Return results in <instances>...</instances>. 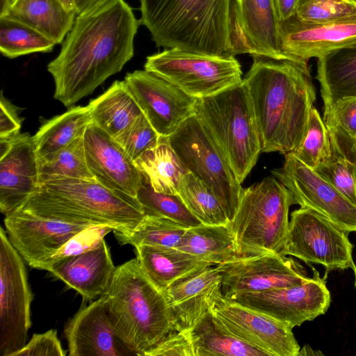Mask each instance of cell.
<instances>
[{
	"label": "cell",
	"instance_id": "cell-1",
	"mask_svg": "<svg viewBox=\"0 0 356 356\" xmlns=\"http://www.w3.org/2000/svg\"><path fill=\"white\" fill-rule=\"evenodd\" d=\"M140 24L124 0L76 16L58 55L47 65L54 81V98L70 106L120 72L134 56Z\"/></svg>",
	"mask_w": 356,
	"mask_h": 356
},
{
	"label": "cell",
	"instance_id": "cell-2",
	"mask_svg": "<svg viewBox=\"0 0 356 356\" xmlns=\"http://www.w3.org/2000/svg\"><path fill=\"white\" fill-rule=\"evenodd\" d=\"M243 78L258 126L261 152H293L304 138L316 92L308 66L252 56Z\"/></svg>",
	"mask_w": 356,
	"mask_h": 356
},
{
	"label": "cell",
	"instance_id": "cell-3",
	"mask_svg": "<svg viewBox=\"0 0 356 356\" xmlns=\"http://www.w3.org/2000/svg\"><path fill=\"white\" fill-rule=\"evenodd\" d=\"M140 24L156 47L229 57L246 54L236 0H140Z\"/></svg>",
	"mask_w": 356,
	"mask_h": 356
},
{
	"label": "cell",
	"instance_id": "cell-4",
	"mask_svg": "<svg viewBox=\"0 0 356 356\" xmlns=\"http://www.w3.org/2000/svg\"><path fill=\"white\" fill-rule=\"evenodd\" d=\"M19 210L72 224L108 226L120 232L133 230L145 216L137 198L113 191L96 179L72 178L40 182Z\"/></svg>",
	"mask_w": 356,
	"mask_h": 356
},
{
	"label": "cell",
	"instance_id": "cell-5",
	"mask_svg": "<svg viewBox=\"0 0 356 356\" xmlns=\"http://www.w3.org/2000/svg\"><path fill=\"white\" fill-rule=\"evenodd\" d=\"M104 296L110 321L134 355L143 356L176 330L163 292L145 275L136 257L116 268Z\"/></svg>",
	"mask_w": 356,
	"mask_h": 356
},
{
	"label": "cell",
	"instance_id": "cell-6",
	"mask_svg": "<svg viewBox=\"0 0 356 356\" xmlns=\"http://www.w3.org/2000/svg\"><path fill=\"white\" fill-rule=\"evenodd\" d=\"M194 115L242 184L261 152L254 111L245 83L242 81L215 95L197 99Z\"/></svg>",
	"mask_w": 356,
	"mask_h": 356
},
{
	"label": "cell",
	"instance_id": "cell-7",
	"mask_svg": "<svg viewBox=\"0 0 356 356\" xmlns=\"http://www.w3.org/2000/svg\"><path fill=\"white\" fill-rule=\"evenodd\" d=\"M294 204L291 193L274 177L242 188L234 217L227 225L241 258L281 254L289 208Z\"/></svg>",
	"mask_w": 356,
	"mask_h": 356
},
{
	"label": "cell",
	"instance_id": "cell-8",
	"mask_svg": "<svg viewBox=\"0 0 356 356\" xmlns=\"http://www.w3.org/2000/svg\"><path fill=\"white\" fill-rule=\"evenodd\" d=\"M144 68L196 99L211 96L243 81L241 67L235 56H215L175 48L148 56Z\"/></svg>",
	"mask_w": 356,
	"mask_h": 356
},
{
	"label": "cell",
	"instance_id": "cell-9",
	"mask_svg": "<svg viewBox=\"0 0 356 356\" xmlns=\"http://www.w3.org/2000/svg\"><path fill=\"white\" fill-rule=\"evenodd\" d=\"M168 140L186 172L216 194L232 220L243 188L241 184L196 116L186 119Z\"/></svg>",
	"mask_w": 356,
	"mask_h": 356
},
{
	"label": "cell",
	"instance_id": "cell-10",
	"mask_svg": "<svg viewBox=\"0 0 356 356\" xmlns=\"http://www.w3.org/2000/svg\"><path fill=\"white\" fill-rule=\"evenodd\" d=\"M353 249L348 232L318 213L300 207L291 214L281 255L322 265L327 272L354 270Z\"/></svg>",
	"mask_w": 356,
	"mask_h": 356
},
{
	"label": "cell",
	"instance_id": "cell-11",
	"mask_svg": "<svg viewBox=\"0 0 356 356\" xmlns=\"http://www.w3.org/2000/svg\"><path fill=\"white\" fill-rule=\"evenodd\" d=\"M33 295L22 256L0 227V355L12 356L26 343Z\"/></svg>",
	"mask_w": 356,
	"mask_h": 356
},
{
	"label": "cell",
	"instance_id": "cell-12",
	"mask_svg": "<svg viewBox=\"0 0 356 356\" xmlns=\"http://www.w3.org/2000/svg\"><path fill=\"white\" fill-rule=\"evenodd\" d=\"M312 269V277L301 284L244 293L229 300L261 312L291 328L300 326L324 314L331 302L326 275L321 277L317 270Z\"/></svg>",
	"mask_w": 356,
	"mask_h": 356
},
{
	"label": "cell",
	"instance_id": "cell-13",
	"mask_svg": "<svg viewBox=\"0 0 356 356\" xmlns=\"http://www.w3.org/2000/svg\"><path fill=\"white\" fill-rule=\"evenodd\" d=\"M271 173L289 190L297 204L318 213L348 233L356 232V205L292 153L286 154L283 166Z\"/></svg>",
	"mask_w": 356,
	"mask_h": 356
},
{
	"label": "cell",
	"instance_id": "cell-14",
	"mask_svg": "<svg viewBox=\"0 0 356 356\" xmlns=\"http://www.w3.org/2000/svg\"><path fill=\"white\" fill-rule=\"evenodd\" d=\"M222 275L225 298L301 284L309 277L292 257L264 254L216 265Z\"/></svg>",
	"mask_w": 356,
	"mask_h": 356
},
{
	"label": "cell",
	"instance_id": "cell-15",
	"mask_svg": "<svg viewBox=\"0 0 356 356\" xmlns=\"http://www.w3.org/2000/svg\"><path fill=\"white\" fill-rule=\"evenodd\" d=\"M212 313L221 327L268 356L299 355L300 347L293 328L261 312L222 296Z\"/></svg>",
	"mask_w": 356,
	"mask_h": 356
},
{
	"label": "cell",
	"instance_id": "cell-16",
	"mask_svg": "<svg viewBox=\"0 0 356 356\" xmlns=\"http://www.w3.org/2000/svg\"><path fill=\"white\" fill-rule=\"evenodd\" d=\"M143 114L160 135L169 136L194 115L197 99L145 70L127 73L124 80Z\"/></svg>",
	"mask_w": 356,
	"mask_h": 356
},
{
	"label": "cell",
	"instance_id": "cell-17",
	"mask_svg": "<svg viewBox=\"0 0 356 356\" xmlns=\"http://www.w3.org/2000/svg\"><path fill=\"white\" fill-rule=\"evenodd\" d=\"M204 264L180 277L163 291L177 331L190 332L212 312L223 296L222 275L216 266Z\"/></svg>",
	"mask_w": 356,
	"mask_h": 356
},
{
	"label": "cell",
	"instance_id": "cell-18",
	"mask_svg": "<svg viewBox=\"0 0 356 356\" xmlns=\"http://www.w3.org/2000/svg\"><path fill=\"white\" fill-rule=\"evenodd\" d=\"M3 222L13 247L36 269L74 236L93 226L44 218L22 210L5 216Z\"/></svg>",
	"mask_w": 356,
	"mask_h": 356
},
{
	"label": "cell",
	"instance_id": "cell-19",
	"mask_svg": "<svg viewBox=\"0 0 356 356\" xmlns=\"http://www.w3.org/2000/svg\"><path fill=\"white\" fill-rule=\"evenodd\" d=\"M0 210L6 216L19 210L38 190L39 163L29 134L0 139Z\"/></svg>",
	"mask_w": 356,
	"mask_h": 356
},
{
	"label": "cell",
	"instance_id": "cell-20",
	"mask_svg": "<svg viewBox=\"0 0 356 356\" xmlns=\"http://www.w3.org/2000/svg\"><path fill=\"white\" fill-rule=\"evenodd\" d=\"M280 34L288 60L308 66L311 58L356 44V19L311 23L295 15L281 22Z\"/></svg>",
	"mask_w": 356,
	"mask_h": 356
},
{
	"label": "cell",
	"instance_id": "cell-21",
	"mask_svg": "<svg viewBox=\"0 0 356 356\" xmlns=\"http://www.w3.org/2000/svg\"><path fill=\"white\" fill-rule=\"evenodd\" d=\"M88 167L106 187L136 198L142 174L134 161L111 136L92 122L83 135Z\"/></svg>",
	"mask_w": 356,
	"mask_h": 356
},
{
	"label": "cell",
	"instance_id": "cell-22",
	"mask_svg": "<svg viewBox=\"0 0 356 356\" xmlns=\"http://www.w3.org/2000/svg\"><path fill=\"white\" fill-rule=\"evenodd\" d=\"M70 356L134 355L120 339L108 318L104 295L81 307L64 330Z\"/></svg>",
	"mask_w": 356,
	"mask_h": 356
},
{
	"label": "cell",
	"instance_id": "cell-23",
	"mask_svg": "<svg viewBox=\"0 0 356 356\" xmlns=\"http://www.w3.org/2000/svg\"><path fill=\"white\" fill-rule=\"evenodd\" d=\"M236 19L246 51L252 56L289 60L283 52L275 0H236Z\"/></svg>",
	"mask_w": 356,
	"mask_h": 356
},
{
	"label": "cell",
	"instance_id": "cell-24",
	"mask_svg": "<svg viewBox=\"0 0 356 356\" xmlns=\"http://www.w3.org/2000/svg\"><path fill=\"white\" fill-rule=\"evenodd\" d=\"M105 240L97 248L54 262L49 270L85 300L104 295L115 271Z\"/></svg>",
	"mask_w": 356,
	"mask_h": 356
},
{
	"label": "cell",
	"instance_id": "cell-25",
	"mask_svg": "<svg viewBox=\"0 0 356 356\" xmlns=\"http://www.w3.org/2000/svg\"><path fill=\"white\" fill-rule=\"evenodd\" d=\"M316 79L324 113L339 100L356 98V44L318 58Z\"/></svg>",
	"mask_w": 356,
	"mask_h": 356
},
{
	"label": "cell",
	"instance_id": "cell-26",
	"mask_svg": "<svg viewBox=\"0 0 356 356\" xmlns=\"http://www.w3.org/2000/svg\"><path fill=\"white\" fill-rule=\"evenodd\" d=\"M4 15L37 30L56 44L63 42L76 17V12L60 0H13Z\"/></svg>",
	"mask_w": 356,
	"mask_h": 356
},
{
	"label": "cell",
	"instance_id": "cell-27",
	"mask_svg": "<svg viewBox=\"0 0 356 356\" xmlns=\"http://www.w3.org/2000/svg\"><path fill=\"white\" fill-rule=\"evenodd\" d=\"M88 107L92 122L113 138L143 114L124 81H114Z\"/></svg>",
	"mask_w": 356,
	"mask_h": 356
},
{
	"label": "cell",
	"instance_id": "cell-28",
	"mask_svg": "<svg viewBox=\"0 0 356 356\" xmlns=\"http://www.w3.org/2000/svg\"><path fill=\"white\" fill-rule=\"evenodd\" d=\"M135 248L143 272L162 292L177 279L209 264L177 248L148 245Z\"/></svg>",
	"mask_w": 356,
	"mask_h": 356
},
{
	"label": "cell",
	"instance_id": "cell-29",
	"mask_svg": "<svg viewBox=\"0 0 356 356\" xmlns=\"http://www.w3.org/2000/svg\"><path fill=\"white\" fill-rule=\"evenodd\" d=\"M177 248L213 266L241 258L227 225L202 224L189 227Z\"/></svg>",
	"mask_w": 356,
	"mask_h": 356
},
{
	"label": "cell",
	"instance_id": "cell-30",
	"mask_svg": "<svg viewBox=\"0 0 356 356\" xmlns=\"http://www.w3.org/2000/svg\"><path fill=\"white\" fill-rule=\"evenodd\" d=\"M154 191L177 195L179 184L186 170L170 145L168 136H160L157 144L134 161Z\"/></svg>",
	"mask_w": 356,
	"mask_h": 356
},
{
	"label": "cell",
	"instance_id": "cell-31",
	"mask_svg": "<svg viewBox=\"0 0 356 356\" xmlns=\"http://www.w3.org/2000/svg\"><path fill=\"white\" fill-rule=\"evenodd\" d=\"M91 122L88 106H74L46 121L33 136L38 158L50 155L83 136Z\"/></svg>",
	"mask_w": 356,
	"mask_h": 356
},
{
	"label": "cell",
	"instance_id": "cell-32",
	"mask_svg": "<svg viewBox=\"0 0 356 356\" xmlns=\"http://www.w3.org/2000/svg\"><path fill=\"white\" fill-rule=\"evenodd\" d=\"M195 356H266L268 354L234 336L207 314L190 332Z\"/></svg>",
	"mask_w": 356,
	"mask_h": 356
},
{
	"label": "cell",
	"instance_id": "cell-33",
	"mask_svg": "<svg viewBox=\"0 0 356 356\" xmlns=\"http://www.w3.org/2000/svg\"><path fill=\"white\" fill-rule=\"evenodd\" d=\"M177 195L191 213L203 225H227L232 221L216 194L189 172L181 177Z\"/></svg>",
	"mask_w": 356,
	"mask_h": 356
},
{
	"label": "cell",
	"instance_id": "cell-34",
	"mask_svg": "<svg viewBox=\"0 0 356 356\" xmlns=\"http://www.w3.org/2000/svg\"><path fill=\"white\" fill-rule=\"evenodd\" d=\"M188 227L170 219L145 215L131 231H113L121 245L177 248Z\"/></svg>",
	"mask_w": 356,
	"mask_h": 356
},
{
	"label": "cell",
	"instance_id": "cell-35",
	"mask_svg": "<svg viewBox=\"0 0 356 356\" xmlns=\"http://www.w3.org/2000/svg\"><path fill=\"white\" fill-rule=\"evenodd\" d=\"M56 44L31 26L7 16H0V51L9 58L33 53H47Z\"/></svg>",
	"mask_w": 356,
	"mask_h": 356
},
{
	"label": "cell",
	"instance_id": "cell-36",
	"mask_svg": "<svg viewBox=\"0 0 356 356\" xmlns=\"http://www.w3.org/2000/svg\"><path fill=\"white\" fill-rule=\"evenodd\" d=\"M40 182L54 178L95 179L86 161L83 136L63 149L38 159Z\"/></svg>",
	"mask_w": 356,
	"mask_h": 356
},
{
	"label": "cell",
	"instance_id": "cell-37",
	"mask_svg": "<svg viewBox=\"0 0 356 356\" xmlns=\"http://www.w3.org/2000/svg\"><path fill=\"white\" fill-rule=\"evenodd\" d=\"M327 130L331 155L314 170L356 205V163L347 156L334 131Z\"/></svg>",
	"mask_w": 356,
	"mask_h": 356
},
{
	"label": "cell",
	"instance_id": "cell-38",
	"mask_svg": "<svg viewBox=\"0 0 356 356\" xmlns=\"http://www.w3.org/2000/svg\"><path fill=\"white\" fill-rule=\"evenodd\" d=\"M136 198L147 216L166 218L188 228L202 225L178 195L154 191L149 180L143 174Z\"/></svg>",
	"mask_w": 356,
	"mask_h": 356
},
{
	"label": "cell",
	"instance_id": "cell-39",
	"mask_svg": "<svg viewBox=\"0 0 356 356\" xmlns=\"http://www.w3.org/2000/svg\"><path fill=\"white\" fill-rule=\"evenodd\" d=\"M291 153L312 169H316L331 155V143L327 128L318 111L311 109L305 136Z\"/></svg>",
	"mask_w": 356,
	"mask_h": 356
},
{
	"label": "cell",
	"instance_id": "cell-40",
	"mask_svg": "<svg viewBox=\"0 0 356 356\" xmlns=\"http://www.w3.org/2000/svg\"><path fill=\"white\" fill-rule=\"evenodd\" d=\"M296 16L311 23L356 19V0H298Z\"/></svg>",
	"mask_w": 356,
	"mask_h": 356
},
{
	"label": "cell",
	"instance_id": "cell-41",
	"mask_svg": "<svg viewBox=\"0 0 356 356\" xmlns=\"http://www.w3.org/2000/svg\"><path fill=\"white\" fill-rule=\"evenodd\" d=\"M327 129L335 134L340 145L345 147L356 139V98L337 102L323 113Z\"/></svg>",
	"mask_w": 356,
	"mask_h": 356
},
{
	"label": "cell",
	"instance_id": "cell-42",
	"mask_svg": "<svg viewBox=\"0 0 356 356\" xmlns=\"http://www.w3.org/2000/svg\"><path fill=\"white\" fill-rule=\"evenodd\" d=\"M159 136L146 117L142 114L114 139L134 161L146 150L154 147Z\"/></svg>",
	"mask_w": 356,
	"mask_h": 356
},
{
	"label": "cell",
	"instance_id": "cell-43",
	"mask_svg": "<svg viewBox=\"0 0 356 356\" xmlns=\"http://www.w3.org/2000/svg\"><path fill=\"white\" fill-rule=\"evenodd\" d=\"M114 231L108 226H90L70 238L64 245L49 257L40 266V270H49L56 261L67 257L79 254L98 247L104 236Z\"/></svg>",
	"mask_w": 356,
	"mask_h": 356
},
{
	"label": "cell",
	"instance_id": "cell-44",
	"mask_svg": "<svg viewBox=\"0 0 356 356\" xmlns=\"http://www.w3.org/2000/svg\"><path fill=\"white\" fill-rule=\"evenodd\" d=\"M56 330L34 334L25 346L12 356H65Z\"/></svg>",
	"mask_w": 356,
	"mask_h": 356
},
{
	"label": "cell",
	"instance_id": "cell-45",
	"mask_svg": "<svg viewBox=\"0 0 356 356\" xmlns=\"http://www.w3.org/2000/svg\"><path fill=\"white\" fill-rule=\"evenodd\" d=\"M143 356H195L188 332L174 330Z\"/></svg>",
	"mask_w": 356,
	"mask_h": 356
},
{
	"label": "cell",
	"instance_id": "cell-46",
	"mask_svg": "<svg viewBox=\"0 0 356 356\" xmlns=\"http://www.w3.org/2000/svg\"><path fill=\"white\" fill-rule=\"evenodd\" d=\"M22 120L17 108L13 105L3 93L0 100V139L14 137L19 134Z\"/></svg>",
	"mask_w": 356,
	"mask_h": 356
},
{
	"label": "cell",
	"instance_id": "cell-47",
	"mask_svg": "<svg viewBox=\"0 0 356 356\" xmlns=\"http://www.w3.org/2000/svg\"><path fill=\"white\" fill-rule=\"evenodd\" d=\"M116 0H74L76 16L93 13Z\"/></svg>",
	"mask_w": 356,
	"mask_h": 356
},
{
	"label": "cell",
	"instance_id": "cell-48",
	"mask_svg": "<svg viewBox=\"0 0 356 356\" xmlns=\"http://www.w3.org/2000/svg\"><path fill=\"white\" fill-rule=\"evenodd\" d=\"M298 0H275L280 22L296 15Z\"/></svg>",
	"mask_w": 356,
	"mask_h": 356
},
{
	"label": "cell",
	"instance_id": "cell-49",
	"mask_svg": "<svg viewBox=\"0 0 356 356\" xmlns=\"http://www.w3.org/2000/svg\"><path fill=\"white\" fill-rule=\"evenodd\" d=\"M347 156L356 163V139L345 147H342Z\"/></svg>",
	"mask_w": 356,
	"mask_h": 356
},
{
	"label": "cell",
	"instance_id": "cell-50",
	"mask_svg": "<svg viewBox=\"0 0 356 356\" xmlns=\"http://www.w3.org/2000/svg\"><path fill=\"white\" fill-rule=\"evenodd\" d=\"M70 10L75 11L74 0H60Z\"/></svg>",
	"mask_w": 356,
	"mask_h": 356
},
{
	"label": "cell",
	"instance_id": "cell-51",
	"mask_svg": "<svg viewBox=\"0 0 356 356\" xmlns=\"http://www.w3.org/2000/svg\"><path fill=\"white\" fill-rule=\"evenodd\" d=\"M354 273H355V286L356 287V264H355V268H354Z\"/></svg>",
	"mask_w": 356,
	"mask_h": 356
}]
</instances>
